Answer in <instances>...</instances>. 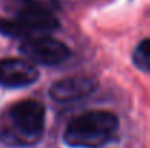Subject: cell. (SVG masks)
<instances>
[{"instance_id": "8992f818", "label": "cell", "mask_w": 150, "mask_h": 148, "mask_svg": "<svg viewBox=\"0 0 150 148\" xmlns=\"http://www.w3.org/2000/svg\"><path fill=\"white\" fill-rule=\"evenodd\" d=\"M40 77L38 68L25 58L0 60V86L19 89L34 84Z\"/></svg>"}, {"instance_id": "52a82bcc", "label": "cell", "mask_w": 150, "mask_h": 148, "mask_svg": "<svg viewBox=\"0 0 150 148\" xmlns=\"http://www.w3.org/2000/svg\"><path fill=\"white\" fill-rule=\"evenodd\" d=\"M133 60L140 70L150 73V38H144L143 41H140L137 48L134 49Z\"/></svg>"}, {"instance_id": "277c9868", "label": "cell", "mask_w": 150, "mask_h": 148, "mask_svg": "<svg viewBox=\"0 0 150 148\" xmlns=\"http://www.w3.org/2000/svg\"><path fill=\"white\" fill-rule=\"evenodd\" d=\"M19 49L28 61L42 65H58L71 55L70 48L64 42L51 35H37L22 39Z\"/></svg>"}, {"instance_id": "5b68a950", "label": "cell", "mask_w": 150, "mask_h": 148, "mask_svg": "<svg viewBox=\"0 0 150 148\" xmlns=\"http://www.w3.org/2000/svg\"><path fill=\"white\" fill-rule=\"evenodd\" d=\"M99 86V81L95 76L79 74L66 79H60L52 83L48 90V95L54 102L70 103L79 99H83L92 95Z\"/></svg>"}, {"instance_id": "6da1fadb", "label": "cell", "mask_w": 150, "mask_h": 148, "mask_svg": "<svg viewBox=\"0 0 150 148\" xmlns=\"http://www.w3.org/2000/svg\"><path fill=\"white\" fill-rule=\"evenodd\" d=\"M120 128V119L109 110H89L74 116L66 126L63 141L71 148H100Z\"/></svg>"}, {"instance_id": "ba28073f", "label": "cell", "mask_w": 150, "mask_h": 148, "mask_svg": "<svg viewBox=\"0 0 150 148\" xmlns=\"http://www.w3.org/2000/svg\"><path fill=\"white\" fill-rule=\"evenodd\" d=\"M16 3L21 7L26 9H35V10H42L48 13H55L60 10V0H16Z\"/></svg>"}, {"instance_id": "7a4b0ae2", "label": "cell", "mask_w": 150, "mask_h": 148, "mask_svg": "<svg viewBox=\"0 0 150 148\" xmlns=\"http://www.w3.org/2000/svg\"><path fill=\"white\" fill-rule=\"evenodd\" d=\"M10 126L0 129V141L9 147H31L37 144L45 126V107L34 99L15 103L9 110Z\"/></svg>"}, {"instance_id": "3957f363", "label": "cell", "mask_w": 150, "mask_h": 148, "mask_svg": "<svg viewBox=\"0 0 150 148\" xmlns=\"http://www.w3.org/2000/svg\"><path fill=\"white\" fill-rule=\"evenodd\" d=\"M60 28L54 13L21 7L12 19L0 18V34L10 38H31L37 35H50Z\"/></svg>"}]
</instances>
